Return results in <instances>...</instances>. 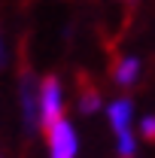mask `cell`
Returning a JSON list of instances; mask_svg holds the SVG:
<instances>
[{
	"instance_id": "8",
	"label": "cell",
	"mask_w": 155,
	"mask_h": 158,
	"mask_svg": "<svg viewBox=\"0 0 155 158\" xmlns=\"http://www.w3.org/2000/svg\"><path fill=\"white\" fill-rule=\"evenodd\" d=\"M140 134L146 140H155V116H146L143 122H140Z\"/></svg>"
},
{
	"instance_id": "5",
	"label": "cell",
	"mask_w": 155,
	"mask_h": 158,
	"mask_svg": "<svg viewBox=\"0 0 155 158\" xmlns=\"http://www.w3.org/2000/svg\"><path fill=\"white\" fill-rule=\"evenodd\" d=\"M137 73H140V61L137 58H119L116 64H113V79H116V85H134L137 82Z\"/></svg>"
},
{
	"instance_id": "4",
	"label": "cell",
	"mask_w": 155,
	"mask_h": 158,
	"mask_svg": "<svg viewBox=\"0 0 155 158\" xmlns=\"http://www.w3.org/2000/svg\"><path fill=\"white\" fill-rule=\"evenodd\" d=\"M131 113H134V103H131L128 98H119V100L110 103L107 116H110V125H113V131H116V134L131 131Z\"/></svg>"
},
{
	"instance_id": "2",
	"label": "cell",
	"mask_w": 155,
	"mask_h": 158,
	"mask_svg": "<svg viewBox=\"0 0 155 158\" xmlns=\"http://www.w3.org/2000/svg\"><path fill=\"white\" fill-rule=\"evenodd\" d=\"M61 110H64V94H61L58 76H46L40 82V113H43V128L49 131L55 122H61Z\"/></svg>"
},
{
	"instance_id": "7",
	"label": "cell",
	"mask_w": 155,
	"mask_h": 158,
	"mask_svg": "<svg viewBox=\"0 0 155 158\" xmlns=\"http://www.w3.org/2000/svg\"><path fill=\"white\" fill-rule=\"evenodd\" d=\"M116 149H119V158H134L137 152V140L131 131H125V134H116Z\"/></svg>"
},
{
	"instance_id": "3",
	"label": "cell",
	"mask_w": 155,
	"mask_h": 158,
	"mask_svg": "<svg viewBox=\"0 0 155 158\" xmlns=\"http://www.w3.org/2000/svg\"><path fill=\"white\" fill-rule=\"evenodd\" d=\"M46 137H49V155L52 158H76V131L67 118L55 122L46 131Z\"/></svg>"
},
{
	"instance_id": "6",
	"label": "cell",
	"mask_w": 155,
	"mask_h": 158,
	"mask_svg": "<svg viewBox=\"0 0 155 158\" xmlns=\"http://www.w3.org/2000/svg\"><path fill=\"white\" fill-rule=\"evenodd\" d=\"M97 106H100V94H97V88L88 82L85 73H79V113H94Z\"/></svg>"
},
{
	"instance_id": "9",
	"label": "cell",
	"mask_w": 155,
	"mask_h": 158,
	"mask_svg": "<svg viewBox=\"0 0 155 158\" xmlns=\"http://www.w3.org/2000/svg\"><path fill=\"white\" fill-rule=\"evenodd\" d=\"M0 67H3V46H0Z\"/></svg>"
},
{
	"instance_id": "1",
	"label": "cell",
	"mask_w": 155,
	"mask_h": 158,
	"mask_svg": "<svg viewBox=\"0 0 155 158\" xmlns=\"http://www.w3.org/2000/svg\"><path fill=\"white\" fill-rule=\"evenodd\" d=\"M19 94H21V118H24V131L37 134V128H43V113H40V85L34 79V70L24 64L19 79Z\"/></svg>"
}]
</instances>
